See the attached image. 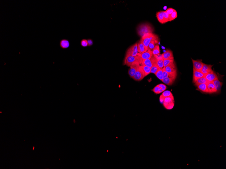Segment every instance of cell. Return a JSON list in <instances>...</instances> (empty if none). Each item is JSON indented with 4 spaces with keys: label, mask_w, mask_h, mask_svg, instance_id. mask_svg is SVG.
Here are the masks:
<instances>
[{
    "label": "cell",
    "mask_w": 226,
    "mask_h": 169,
    "mask_svg": "<svg viewBox=\"0 0 226 169\" xmlns=\"http://www.w3.org/2000/svg\"><path fill=\"white\" fill-rule=\"evenodd\" d=\"M154 30L152 25L148 23L142 24L138 26L137 28V33L142 37L147 33H153Z\"/></svg>",
    "instance_id": "6da1fadb"
},
{
    "label": "cell",
    "mask_w": 226,
    "mask_h": 169,
    "mask_svg": "<svg viewBox=\"0 0 226 169\" xmlns=\"http://www.w3.org/2000/svg\"><path fill=\"white\" fill-rule=\"evenodd\" d=\"M143 60L141 57L138 56H128V57H125L124 61V65L130 67L133 64L138 63L141 65Z\"/></svg>",
    "instance_id": "7a4b0ae2"
},
{
    "label": "cell",
    "mask_w": 226,
    "mask_h": 169,
    "mask_svg": "<svg viewBox=\"0 0 226 169\" xmlns=\"http://www.w3.org/2000/svg\"><path fill=\"white\" fill-rule=\"evenodd\" d=\"M158 39L157 35L154 33H151L144 34L142 37L141 40L144 46L148 48L149 44L152 40H157Z\"/></svg>",
    "instance_id": "3957f363"
},
{
    "label": "cell",
    "mask_w": 226,
    "mask_h": 169,
    "mask_svg": "<svg viewBox=\"0 0 226 169\" xmlns=\"http://www.w3.org/2000/svg\"><path fill=\"white\" fill-rule=\"evenodd\" d=\"M163 104L165 108L166 109H172L174 106V99L173 96L165 98Z\"/></svg>",
    "instance_id": "277c9868"
},
{
    "label": "cell",
    "mask_w": 226,
    "mask_h": 169,
    "mask_svg": "<svg viewBox=\"0 0 226 169\" xmlns=\"http://www.w3.org/2000/svg\"><path fill=\"white\" fill-rule=\"evenodd\" d=\"M145 77V74L143 68L141 65L137 69L136 73L133 77V78L135 80L140 81L142 80Z\"/></svg>",
    "instance_id": "5b68a950"
},
{
    "label": "cell",
    "mask_w": 226,
    "mask_h": 169,
    "mask_svg": "<svg viewBox=\"0 0 226 169\" xmlns=\"http://www.w3.org/2000/svg\"><path fill=\"white\" fill-rule=\"evenodd\" d=\"M138 43H136L134 45H132L128 49L126 52V56L125 57H128L129 56H137L138 53V48H137Z\"/></svg>",
    "instance_id": "8992f818"
},
{
    "label": "cell",
    "mask_w": 226,
    "mask_h": 169,
    "mask_svg": "<svg viewBox=\"0 0 226 169\" xmlns=\"http://www.w3.org/2000/svg\"><path fill=\"white\" fill-rule=\"evenodd\" d=\"M157 59L155 56L153 55L151 58L149 59L143 60L141 65H144L151 68L153 64L157 63Z\"/></svg>",
    "instance_id": "52a82bcc"
},
{
    "label": "cell",
    "mask_w": 226,
    "mask_h": 169,
    "mask_svg": "<svg viewBox=\"0 0 226 169\" xmlns=\"http://www.w3.org/2000/svg\"><path fill=\"white\" fill-rule=\"evenodd\" d=\"M205 78L209 82H213L215 80L218 79L216 74L213 71L204 75Z\"/></svg>",
    "instance_id": "ba28073f"
},
{
    "label": "cell",
    "mask_w": 226,
    "mask_h": 169,
    "mask_svg": "<svg viewBox=\"0 0 226 169\" xmlns=\"http://www.w3.org/2000/svg\"><path fill=\"white\" fill-rule=\"evenodd\" d=\"M140 66V64L138 63H135L130 66V69L128 71V74L131 78H133L134 76L137 69Z\"/></svg>",
    "instance_id": "9c48e42d"
},
{
    "label": "cell",
    "mask_w": 226,
    "mask_h": 169,
    "mask_svg": "<svg viewBox=\"0 0 226 169\" xmlns=\"http://www.w3.org/2000/svg\"><path fill=\"white\" fill-rule=\"evenodd\" d=\"M192 60L194 67L193 69L198 71H201L204 63L202 62L201 60H194L193 59H192Z\"/></svg>",
    "instance_id": "30bf717a"
},
{
    "label": "cell",
    "mask_w": 226,
    "mask_h": 169,
    "mask_svg": "<svg viewBox=\"0 0 226 169\" xmlns=\"http://www.w3.org/2000/svg\"><path fill=\"white\" fill-rule=\"evenodd\" d=\"M153 53L152 51L150 50H148L146 52L144 53H138L137 56H140L143 60H146V59H149L151 58L153 56Z\"/></svg>",
    "instance_id": "8fae6325"
},
{
    "label": "cell",
    "mask_w": 226,
    "mask_h": 169,
    "mask_svg": "<svg viewBox=\"0 0 226 169\" xmlns=\"http://www.w3.org/2000/svg\"><path fill=\"white\" fill-rule=\"evenodd\" d=\"M164 68L166 72L168 73H172L177 72L176 67L174 62L171 63Z\"/></svg>",
    "instance_id": "7c38bea8"
},
{
    "label": "cell",
    "mask_w": 226,
    "mask_h": 169,
    "mask_svg": "<svg viewBox=\"0 0 226 169\" xmlns=\"http://www.w3.org/2000/svg\"><path fill=\"white\" fill-rule=\"evenodd\" d=\"M212 66L213 65H207L204 64L200 72L204 75L213 72V71L212 69Z\"/></svg>",
    "instance_id": "4fadbf2b"
},
{
    "label": "cell",
    "mask_w": 226,
    "mask_h": 169,
    "mask_svg": "<svg viewBox=\"0 0 226 169\" xmlns=\"http://www.w3.org/2000/svg\"><path fill=\"white\" fill-rule=\"evenodd\" d=\"M162 55L163 60H168V59L173 60V59H174L173 52L170 50H166L162 54Z\"/></svg>",
    "instance_id": "5bb4252c"
},
{
    "label": "cell",
    "mask_w": 226,
    "mask_h": 169,
    "mask_svg": "<svg viewBox=\"0 0 226 169\" xmlns=\"http://www.w3.org/2000/svg\"><path fill=\"white\" fill-rule=\"evenodd\" d=\"M137 48L138 53H144L148 50V48L144 46L141 40L139 41V43H138Z\"/></svg>",
    "instance_id": "9a60e30c"
},
{
    "label": "cell",
    "mask_w": 226,
    "mask_h": 169,
    "mask_svg": "<svg viewBox=\"0 0 226 169\" xmlns=\"http://www.w3.org/2000/svg\"><path fill=\"white\" fill-rule=\"evenodd\" d=\"M173 96L171 92L169 91H165L161 95L159 98V100L162 104H163L165 98Z\"/></svg>",
    "instance_id": "2e32d148"
},
{
    "label": "cell",
    "mask_w": 226,
    "mask_h": 169,
    "mask_svg": "<svg viewBox=\"0 0 226 169\" xmlns=\"http://www.w3.org/2000/svg\"><path fill=\"white\" fill-rule=\"evenodd\" d=\"M60 45L63 49H66L69 48L70 46V42L68 39H63L60 41Z\"/></svg>",
    "instance_id": "e0dca14e"
},
{
    "label": "cell",
    "mask_w": 226,
    "mask_h": 169,
    "mask_svg": "<svg viewBox=\"0 0 226 169\" xmlns=\"http://www.w3.org/2000/svg\"><path fill=\"white\" fill-rule=\"evenodd\" d=\"M204 75H205L201 72L198 71L193 69V82H194L199 78L204 77Z\"/></svg>",
    "instance_id": "ac0fdd59"
},
{
    "label": "cell",
    "mask_w": 226,
    "mask_h": 169,
    "mask_svg": "<svg viewBox=\"0 0 226 169\" xmlns=\"http://www.w3.org/2000/svg\"><path fill=\"white\" fill-rule=\"evenodd\" d=\"M207 84V88L209 93L216 92L215 88L213 82H208Z\"/></svg>",
    "instance_id": "d6986e66"
},
{
    "label": "cell",
    "mask_w": 226,
    "mask_h": 169,
    "mask_svg": "<svg viewBox=\"0 0 226 169\" xmlns=\"http://www.w3.org/2000/svg\"><path fill=\"white\" fill-rule=\"evenodd\" d=\"M213 83L215 86L216 92H219L220 91L221 89L222 85V83L218 79L214 81L213 82Z\"/></svg>",
    "instance_id": "ffe728a7"
},
{
    "label": "cell",
    "mask_w": 226,
    "mask_h": 169,
    "mask_svg": "<svg viewBox=\"0 0 226 169\" xmlns=\"http://www.w3.org/2000/svg\"><path fill=\"white\" fill-rule=\"evenodd\" d=\"M176 79L173 78L168 77H166L164 78L162 81L164 83L168 85H171L175 81Z\"/></svg>",
    "instance_id": "44dd1931"
},
{
    "label": "cell",
    "mask_w": 226,
    "mask_h": 169,
    "mask_svg": "<svg viewBox=\"0 0 226 169\" xmlns=\"http://www.w3.org/2000/svg\"><path fill=\"white\" fill-rule=\"evenodd\" d=\"M208 82L207 79L204 77L198 79L194 83H195V85L198 86L200 84L207 83Z\"/></svg>",
    "instance_id": "7402d4cb"
},
{
    "label": "cell",
    "mask_w": 226,
    "mask_h": 169,
    "mask_svg": "<svg viewBox=\"0 0 226 169\" xmlns=\"http://www.w3.org/2000/svg\"><path fill=\"white\" fill-rule=\"evenodd\" d=\"M197 86L198 89L203 92L209 93L206 83L200 84Z\"/></svg>",
    "instance_id": "603a6c76"
},
{
    "label": "cell",
    "mask_w": 226,
    "mask_h": 169,
    "mask_svg": "<svg viewBox=\"0 0 226 169\" xmlns=\"http://www.w3.org/2000/svg\"><path fill=\"white\" fill-rule=\"evenodd\" d=\"M163 11L157 12L156 13V17L157 18L158 20L162 24L165 23L163 15Z\"/></svg>",
    "instance_id": "cb8c5ba5"
},
{
    "label": "cell",
    "mask_w": 226,
    "mask_h": 169,
    "mask_svg": "<svg viewBox=\"0 0 226 169\" xmlns=\"http://www.w3.org/2000/svg\"><path fill=\"white\" fill-rule=\"evenodd\" d=\"M141 66L144 70L145 77L150 73L151 68L147 67V66H145L144 65H141Z\"/></svg>",
    "instance_id": "d4e9b609"
},
{
    "label": "cell",
    "mask_w": 226,
    "mask_h": 169,
    "mask_svg": "<svg viewBox=\"0 0 226 169\" xmlns=\"http://www.w3.org/2000/svg\"><path fill=\"white\" fill-rule=\"evenodd\" d=\"M153 55H156L160 54V50L159 45H156L152 50Z\"/></svg>",
    "instance_id": "484cf974"
},
{
    "label": "cell",
    "mask_w": 226,
    "mask_h": 169,
    "mask_svg": "<svg viewBox=\"0 0 226 169\" xmlns=\"http://www.w3.org/2000/svg\"><path fill=\"white\" fill-rule=\"evenodd\" d=\"M156 76L159 79L162 80L163 79V70L162 69H160L158 70L157 71L155 74Z\"/></svg>",
    "instance_id": "4316f807"
},
{
    "label": "cell",
    "mask_w": 226,
    "mask_h": 169,
    "mask_svg": "<svg viewBox=\"0 0 226 169\" xmlns=\"http://www.w3.org/2000/svg\"><path fill=\"white\" fill-rule=\"evenodd\" d=\"M158 42L157 40H153L149 43L148 46V50H150L152 51L154 47L155 46V44Z\"/></svg>",
    "instance_id": "83f0119b"
},
{
    "label": "cell",
    "mask_w": 226,
    "mask_h": 169,
    "mask_svg": "<svg viewBox=\"0 0 226 169\" xmlns=\"http://www.w3.org/2000/svg\"><path fill=\"white\" fill-rule=\"evenodd\" d=\"M159 69L160 68L157 66V63H155V64H153L151 68V73L155 74Z\"/></svg>",
    "instance_id": "f1b7e54d"
},
{
    "label": "cell",
    "mask_w": 226,
    "mask_h": 169,
    "mask_svg": "<svg viewBox=\"0 0 226 169\" xmlns=\"http://www.w3.org/2000/svg\"><path fill=\"white\" fill-rule=\"evenodd\" d=\"M177 13L176 10H175L174 12L171 14L169 15V21H171L177 18Z\"/></svg>",
    "instance_id": "f546056e"
},
{
    "label": "cell",
    "mask_w": 226,
    "mask_h": 169,
    "mask_svg": "<svg viewBox=\"0 0 226 169\" xmlns=\"http://www.w3.org/2000/svg\"><path fill=\"white\" fill-rule=\"evenodd\" d=\"M157 64L160 69H163L164 67L163 59H161L157 60Z\"/></svg>",
    "instance_id": "4dcf8cb0"
},
{
    "label": "cell",
    "mask_w": 226,
    "mask_h": 169,
    "mask_svg": "<svg viewBox=\"0 0 226 169\" xmlns=\"http://www.w3.org/2000/svg\"><path fill=\"white\" fill-rule=\"evenodd\" d=\"M152 91L156 94H159L163 92L162 90L158 86H156Z\"/></svg>",
    "instance_id": "1f68e13d"
},
{
    "label": "cell",
    "mask_w": 226,
    "mask_h": 169,
    "mask_svg": "<svg viewBox=\"0 0 226 169\" xmlns=\"http://www.w3.org/2000/svg\"><path fill=\"white\" fill-rule=\"evenodd\" d=\"M163 15L165 23L169 21V15L165 11L163 12Z\"/></svg>",
    "instance_id": "d6a6232c"
},
{
    "label": "cell",
    "mask_w": 226,
    "mask_h": 169,
    "mask_svg": "<svg viewBox=\"0 0 226 169\" xmlns=\"http://www.w3.org/2000/svg\"><path fill=\"white\" fill-rule=\"evenodd\" d=\"M174 62V60H171V59H168V60H164V67H165L167 66L168 65H169L171 63H173Z\"/></svg>",
    "instance_id": "836d02e7"
},
{
    "label": "cell",
    "mask_w": 226,
    "mask_h": 169,
    "mask_svg": "<svg viewBox=\"0 0 226 169\" xmlns=\"http://www.w3.org/2000/svg\"><path fill=\"white\" fill-rule=\"evenodd\" d=\"M81 46L83 47H86L88 46L87 39H83L81 40L80 42Z\"/></svg>",
    "instance_id": "e575fe53"
},
{
    "label": "cell",
    "mask_w": 226,
    "mask_h": 169,
    "mask_svg": "<svg viewBox=\"0 0 226 169\" xmlns=\"http://www.w3.org/2000/svg\"><path fill=\"white\" fill-rule=\"evenodd\" d=\"M175 10L174 9L172 8H170L168 9L167 10H166L165 12L166 13H167L169 15L173 13Z\"/></svg>",
    "instance_id": "d590c367"
},
{
    "label": "cell",
    "mask_w": 226,
    "mask_h": 169,
    "mask_svg": "<svg viewBox=\"0 0 226 169\" xmlns=\"http://www.w3.org/2000/svg\"><path fill=\"white\" fill-rule=\"evenodd\" d=\"M157 86H158L159 87L162 89L163 92L165 91L167 89V88L166 86L164 84H159L157 85Z\"/></svg>",
    "instance_id": "8d00e7d4"
},
{
    "label": "cell",
    "mask_w": 226,
    "mask_h": 169,
    "mask_svg": "<svg viewBox=\"0 0 226 169\" xmlns=\"http://www.w3.org/2000/svg\"><path fill=\"white\" fill-rule=\"evenodd\" d=\"M88 44V46H92L93 44V41L92 39L89 38L87 39Z\"/></svg>",
    "instance_id": "74e56055"
}]
</instances>
